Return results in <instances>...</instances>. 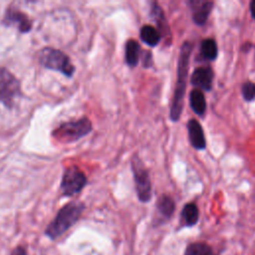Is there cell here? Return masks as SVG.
<instances>
[{
    "label": "cell",
    "mask_w": 255,
    "mask_h": 255,
    "mask_svg": "<svg viewBox=\"0 0 255 255\" xmlns=\"http://www.w3.org/2000/svg\"><path fill=\"white\" fill-rule=\"evenodd\" d=\"M192 52V44L189 41H185L181 47L178 57L177 64V76L176 83L173 93V98L171 101L170 107V120L172 122H177L181 116V112L183 109V101L186 90V82L188 75V67H189V59Z\"/></svg>",
    "instance_id": "6da1fadb"
},
{
    "label": "cell",
    "mask_w": 255,
    "mask_h": 255,
    "mask_svg": "<svg viewBox=\"0 0 255 255\" xmlns=\"http://www.w3.org/2000/svg\"><path fill=\"white\" fill-rule=\"evenodd\" d=\"M84 204L79 201H72L60 209L55 219L46 229V234L51 238H56L68 230L81 216Z\"/></svg>",
    "instance_id": "7a4b0ae2"
},
{
    "label": "cell",
    "mask_w": 255,
    "mask_h": 255,
    "mask_svg": "<svg viewBox=\"0 0 255 255\" xmlns=\"http://www.w3.org/2000/svg\"><path fill=\"white\" fill-rule=\"evenodd\" d=\"M39 61L47 69L63 73L67 77H72L75 67L70 58L60 50L54 48H44L39 53Z\"/></svg>",
    "instance_id": "3957f363"
},
{
    "label": "cell",
    "mask_w": 255,
    "mask_h": 255,
    "mask_svg": "<svg viewBox=\"0 0 255 255\" xmlns=\"http://www.w3.org/2000/svg\"><path fill=\"white\" fill-rule=\"evenodd\" d=\"M92 130V124L88 118H82L78 121L67 122L59 126L54 131L53 136L58 140L71 142L78 140Z\"/></svg>",
    "instance_id": "277c9868"
},
{
    "label": "cell",
    "mask_w": 255,
    "mask_h": 255,
    "mask_svg": "<svg viewBox=\"0 0 255 255\" xmlns=\"http://www.w3.org/2000/svg\"><path fill=\"white\" fill-rule=\"evenodd\" d=\"M20 93L21 89L18 79L7 69L0 67V102L11 109Z\"/></svg>",
    "instance_id": "5b68a950"
},
{
    "label": "cell",
    "mask_w": 255,
    "mask_h": 255,
    "mask_svg": "<svg viewBox=\"0 0 255 255\" xmlns=\"http://www.w3.org/2000/svg\"><path fill=\"white\" fill-rule=\"evenodd\" d=\"M87 177L78 166H70L66 168L62 182L61 190L66 196H73L79 193L86 185Z\"/></svg>",
    "instance_id": "8992f818"
},
{
    "label": "cell",
    "mask_w": 255,
    "mask_h": 255,
    "mask_svg": "<svg viewBox=\"0 0 255 255\" xmlns=\"http://www.w3.org/2000/svg\"><path fill=\"white\" fill-rule=\"evenodd\" d=\"M132 172L134 176L137 197L142 202L149 201L151 197V183L148 171L139 158L132 159Z\"/></svg>",
    "instance_id": "52a82bcc"
},
{
    "label": "cell",
    "mask_w": 255,
    "mask_h": 255,
    "mask_svg": "<svg viewBox=\"0 0 255 255\" xmlns=\"http://www.w3.org/2000/svg\"><path fill=\"white\" fill-rule=\"evenodd\" d=\"M3 24L5 26H15L21 33H27L32 28V23L28 16L15 8L7 10L3 19Z\"/></svg>",
    "instance_id": "ba28073f"
},
{
    "label": "cell",
    "mask_w": 255,
    "mask_h": 255,
    "mask_svg": "<svg viewBox=\"0 0 255 255\" xmlns=\"http://www.w3.org/2000/svg\"><path fill=\"white\" fill-rule=\"evenodd\" d=\"M213 78L214 74L210 67H198L192 72L190 83L195 89L208 92L212 88Z\"/></svg>",
    "instance_id": "9c48e42d"
},
{
    "label": "cell",
    "mask_w": 255,
    "mask_h": 255,
    "mask_svg": "<svg viewBox=\"0 0 255 255\" xmlns=\"http://www.w3.org/2000/svg\"><path fill=\"white\" fill-rule=\"evenodd\" d=\"M190 9L192 12V20L196 25L202 26L206 23L214 3L212 1L192 0L189 2Z\"/></svg>",
    "instance_id": "30bf717a"
},
{
    "label": "cell",
    "mask_w": 255,
    "mask_h": 255,
    "mask_svg": "<svg viewBox=\"0 0 255 255\" xmlns=\"http://www.w3.org/2000/svg\"><path fill=\"white\" fill-rule=\"evenodd\" d=\"M187 132L189 142L195 149L202 150L206 147L204 131L199 122H197L194 119H190L187 122Z\"/></svg>",
    "instance_id": "8fae6325"
},
{
    "label": "cell",
    "mask_w": 255,
    "mask_h": 255,
    "mask_svg": "<svg viewBox=\"0 0 255 255\" xmlns=\"http://www.w3.org/2000/svg\"><path fill=\"white\" fill-rule=\"evenodd\" d=\"M189 104L192 111L198 115L202 116L206 111V100L201 90L193 89L189 94Z\"/></svg>",
    "instance_id": "7c38bea8"
},
{
    "label": "cell",
    "mask_w": 255,
    "mask_h": 255,
    "mask_svg": "<svg viewBox=\"0 0 255 255\" xmlns=\"http://www.w3.org/2000/svg\"><path fill=\"white\" fill-rule=\"evenodd\" d=\"M139 44L133 40L129 39L126 44V61L129 67H135L138 64L139 59Z\"/></svg>",
    "instance_id": "4fadbf2b"
},
{
    "label": "cell",
    "mask_w": 255,
    "mask_h": 255,
    "mask_svg": "<svg viewBox=\"0 0 255 255\" xmlns=\"http://www.w3.org/2000/svg\"><path fill=\"white\" fill-rule=\"evenodd\" d=\"M140 39L150 47L156 46L160 41V33L150 25H144L140 29Z\"/></svg>",
    "instance_id": "5bb4252c"
},
{
    "label": "cell",
    "mask_w": 255,
    "mask_h": 255,
    "mask_svg": "<svg viewBox=\"0 0 255 255\" xmlns=\"http://www.w3.org/2000/svg\"><path fill=\"white\" fill-rule=\"evenodd\" d=\"M199 211L194 203H187L183 206L181 211L182 221L186 226H193L197 223Z\"/></svg>",
    "instance_id": "9a60e30c"
},
{
    "label": "cell",
    "mask_w": 255,
    "mask_h": 255,
    "mask_svg": "<svg viewBox=\"0 0 255 255\" xmlns=\"http://www.w3.org/2000/svg\"><path fill=\"white\" fill-rule=\"evenodd\" d=\"M200 52L203 58H205L206 60L214 61L217 58V54H218L216 42L210 38L202 40L200 44Z\"/></svg>",
    "instance_id": "2e32d148"
},
{
    "label": "cell",
    "mask_w": 255,
    "mask_h": 255,
    "mask_svg": "<svg viewBox=\"0 0 255 255\" xmlns=\"http://www.w3.org/2000/svg\"><path fill=\"white\" fill-rule=\"evenodd\" d=\"M157 209L161 215L166 218H169L175 208V203L173 199L168 195H161L157 200Z\"/></svg>",
    "instance_id": "e0dca14e"
},
{
    "label": "cell",
    "mask_w": 255,
    "mask_h": 255,
    "mask_svg": "<svg viewBox=\"0 0 255 255\" xmlns=\"http://www.w3.org/2000/svg\"><path fill=\"white\" fill-rule=\"evenodd\" d=\"M184 255H212V250L205 243L194 242L187 246Z\"/></svg>",
    "instance_id": "ac0fdd59"
},
{
    "label": "cell",
    "mask_w": 255,
    "mask_h": 255,
    "mask_svg": "<svg viewBox=\"0 0 255 255\" xmlns=\"http://www.w3.org/2000/svg\"><path fill=\"white\" fill-rule=\"evenodd\" d=\"M151 14L153 16V19L157 23V26H158L159 30L161 32L163 31V33H165L164 31L167 29V24H166V21H165V18H164V15H163V12H162L161 8L156 3H153L152 9H151Z\"/></svg>",
    "instance_id": "d6986e66"
},
{
    "label": "cell",
    "mask_w": 255,
    "mask_h": 255,
    "mask_svg": "<svg viewBox=\"0 0 255 255\" xmlns=\"http://www.w3.org/2000/svg\"><path fill=\"white\" fill-rule=\"evenodd\" d=\"M241 94L243 99L247 102H252L255 100V83L251 81H246L241 86Z\"/></svg>",
    "instance_id": "ffe728a7"
},
{
    "label": "cell",
    "mask_w": 255,
    "mask_h": 255,
    "mask_svg": "<svg viewBox=\"0 0 255 255\" xmlns=\"http://www.w3.org/2000/svg\"><path fill=\"white\" fill-rule=\"evenodd\" d=\"M151 53L147 52L145 57H144V61H143V66L144 67H149L151 65Z\"/></svg>",
    "instance_id": "44dd1931"
},
{
    "label": "cell",
    "mask_w": 255,
    "mask_h": 255,
    "mask_svg": "<svg viewBox=\"0 0 255 255\" xmlns=\"http://www.w3.org/2000/svg\"><path fill=\"white\" fill-rule=\"evenodd\" d=\"M11 255H26V251L23 247H17L16 249L13 250Z\"/></svg>",
    "instance_id": "7402d4cb"
},
{
    "label": "cell",
    "mask_w": 255,
    "mask_h": 255,
    "mask_svg": "<svg viewBox=\"0 0 255 255\" xmlns=\"http://www.w3.org/2000/svg\"><path fill=\"white\" fill-rule=\"evenodd\" d=\"M250 13L252 15V18L255 20V0H252L250 2Z\"/></svg>",
    "instance_id": "603a6c76"
}]
</instances>
